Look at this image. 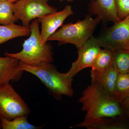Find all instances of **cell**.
<instances>
[{"instance_id":"603a6c76","label":"cell","mask_w":129,"mask_h":129,"mask_svg":"<svg viewBox=\"0 0 129 129\" xmlns=\"http://www.w3.org/2000/svg\"><path fill=\"white\" fill-rule=\"evenodd\" d=\"M60 2L64 1H67L69 2H72L74 1V0H58Z\"/></svg>"},{"instance_id":"7c38bea8","label":"cell","mask_w":129,"mask_h":129,"mask_svg":"<svg viewBox=\"0 0 129 129\" xmlns=\"http://www.w3.org/2000/svg\"><path fill=\"white\" fill-rule=\"evenodd\" d=\"M19 62L12 57H0V86L20 79L23 72L18 71Z\"/></svg>"},{"instance_id":"9c48e42d","label":"cell","mask_w":129,"mask_h":129,"mask_svg":"<svg viewBox=\"0 0 129 129\" xmlns=\"http://www.w3.org/2000/svg\"><path fill=\"white\" fill-rule=\"evenodd\" d=\"M73 14L72 6L67 5L60 11L47 14L37 19L39 22L41 23L40 35L42 42L44 44L47 43L49 37L58 28L62 26L65 19Z\"/></svg>"},{"instance_id":"9a60e30c","label":"cell","mask_w":129,"mask_h":129,"mask_svg":"<svg viewBox=\"0 0 129 129\" xmlns=\"http://www.w3.org/2000/svg\"><path fill=\"white\" fill-rule=\"evenodd\" d=\"M113 54L114 51L101 48L91 67V70L102 72L111 67L113 64Z\"/></svg>"},{"instance_id":"cb8c5ba5","label":"cell","mask_w":129,"mask_h":129,"mask_svg":"<svg viewBox=\"0 0 129 129\" xmlns=\"http://www.w3.org/2000/svg\"><path fill=\"white\" fill-rule=\"evenodd\" d=\"M1 128H2L1 123V121H0V129Z\"/></svg>"},{"instance_id":"ac0fdd59","label":"cell","mask_w":129,"mask_h":129,"mask_svg":"<svg viewBox=\"0 0 129 129\" xmlns=\"http://www.w3.org/2000/svg\"><path fill=\"white\" fill-rule=\"evenodd\" d=\"M113 64L119 73L128 74L129 71V50L119 49L114 51Z\"/></svg>"},{"instance_id":"8fae6325","label":"cell","mask_w":129,"mask_h":129,"mask_svg":"<svg viewBox=\"0 0 129 129\" xmlns=\"http://www.w3.org/2000/svg\"><path fill=\"white\" fill-rule=\"evenodd\" d=\"M90 15H96L105 23L121 21L118 16L115 0H91L89 6Z\"/></svg>"},{"instance_id":"d6986e66","label":"cell","mask_w":129,"mask_h":129,"mask_svg":"<svg viewBox=\"0 0 129 129\" xmlns=\"http://www.w3.org/2000/svg\"><path fill=\"white\" fill-rule=\"evenodd\" d=\"M15 22L13 3L7 0H0V25L12 24Z\"/></svg>"},{"instance_id":"ba28073f","label":"cell","mask_w":129,"mask_h":129,"mask_svg":"<svg viewBox=\"0 0 129 129\" xmlns=\"http://www.w3.org/2000/svg\"><path fill=\"white\" fill-rule=\"evenodd\" d=\"M101 49L96 39L92 36L78 49V58L72 63L68 74L74 77L83 70L91 68Z\"/></svg>"},{"instance_id":"277c9868","label":"cell","mask_w":129,"mask_h":129,"mask_svg":"<svg viewBox=\"0 0 129 129\" xmlns=\"http://www.w3.org/2000/svg\"><path fill=\"white\" fill-rule=\"evenodd\" d=\"M101 21L98 16L94 18L90 14L86 15L83 20L62 25L59 30L49 37L47 41H56L60 45L73 44L79 49L92 36L97 25Z\"/></svg>"},{"instance_id":"e0dca14e","label":"cell","mask_w":129,"mask_h":129,"mask_svg":"<svg viewBox=\"0 0 129 129\" xmlns=\"http://www.w3.org/2000/svg\"><path fill=\"white\" fill-rule=\"evenodd\" d=\"M129 96V74L119 73L113 97L120 102Z\"/></svg>"},{"instance_id":"4fadbf2b","label":"cell","mask_w":129,"mask_h":129,"mask_svg":"<svg viewBox=\"0 0 129 129\" xmlns=\"http://www.w3.org/2000/svg\"><path fill=\"white\" fill-rule=\"evenodd\" d=\"M118 74L113 64L102 72L91 70V81L98 83L104 90L113 96Z\"/></svg>"},{"instance_id":"d4e9b609","label":"cell","mask_w":129,"mask_h":129,"mask_svg":"<svg viewBox=\"0 0 129 129\" xmlns=\"http://www.w3.org/2000/svg\"><path fill=\"white\" fill-rule=\"evenodd\" d=\"M44 1H46L47 2H48V1H49V0H44Z\"/></svg>"},{"instance_id":"484cf974","label":"cell","mask_w":129,"mask_h":129,"mask_svg":"<svg viewBox=\"0 0 129 129\" xmlns=\"http://www.w3.org/2000/svg\"><path fill=\"white\" fill-rule=\"evenodd\" d=\"M128 74H129V71L128 73Z\"/></svg>"},{"instance_id":"44dd1931","label":"cell","mask_w":129,"mask_h":129,"mask_svg":"<svg viewBox=\"0 0 129 129\" xmlns=\"http://www.w3.org/2000/svg\"><path fill=\"white\" fill-rule=\"evenodd\" d=\"M123 115L129 121V96L119 103Z\"/></svg>"},{"instance_id":"30bf717a","label":"cell","mask_w":129,"mask_h":129,"mask_svg":"<svg viewBox=\"0 0 129 129\" xmlns=\"http://www.w3.org/2000/svg\"><path fill=\"white\" fill-rule=\"evenodd\" d=\"M88 129H129V121L124 115L84 119L70 128Z\"/></svg>"},{"instance_id":"5b68a950","label":"cell","mask_w":129,"mask_h":129,"mask_svg":"<svg viewBox=\"0 0 129 129\" xmlns=\"http://www.w3.org/2000/svg\"><path fill=\"white\" fill-rule=\"evenodd\" d=\"M30 113L27 104L10 83L0 86V118L12 120Z\"/></svg>"},{"instance_id":"ffe728a7","label":"cell","mask_w":129,"mask_h":129,"mask_svg":"<svg viewBox=\"0 0 129 129\" xmlns=\"http://www.w3.org/2000/svg\"><path fill=\"white\" fill-rule=\"evenodd\" d=\"M118 17L122 20L129 16V0H115Z\"/></svg>"},{"instance_id":"7402d4cb","label":"cell","mask_w":129,"mask_h":129,"mask_svg":"<svg viewBox=\"0 0 129 129\" xmlns=\"http://www.w3.org/2000/svg\"><path fill=\"white\" fill-rule=\"evenodd\" d=\"M7 1H8L9 2L12 3H14L18 1L19 0H7Z\"/></svg>"},{"instance_id":"6da1fadb","label":"cell","mask_w":129,"mask_h":129,"mask_svg":"<svg viewBox=\"0 0 129 129\" xmlns=\"http://www.w3.org/2000/svg\"><path fill=\"white\" fill-rule=\"evenodd\" d=\"M79 102L86 113L84 119L123 115L119 102L95 82L84 90Z\"/></svg>"},{"instance_id":"2e32d148","label":"cell","mask_w":129,"mask_h":129,"mask_svg":"<svg viewBox=\"0 0 129 129\" xmlns=\"http://www.w3.org/2000/svg\"><path fill=\"white\" fill-rule=\"evenodd\" d=\"M28 116L23 115L17 117L12 120L1 118L0 121L3 129H37V127L31 124L28 121Z\"/></svg>"},{"instance_id":"5bb4252c","label":"cell","mask_w":129,"mask_h":129,"mask_svg":"<svg viewBox=\"0 0 129 129\" xmlns=\"http://www.w3.org/2000/svg\"><path fill=\"white\" fill-rule=\"evenodd\" d=\"M30 34L29 26L17 25L14 23L0 25V45L17 37L29 36Z\"/></svg>"},{"instance_id":"8992f818","label":"cell","mask_w":129,"mask_h":129,"mask_svg":"<svg viewBox=\"0 0 129 129\" xmlns=\"http://www.w3.org/2000/svg\"><path fill=\"white\" fill-rule=\"evenodd\" d=\"M95 38L101 47L113 51L129 50V16L106 28Z\"/></svg>"},{"instance_id":"3957f363","label":"cell","mask_w":129,"mask_h":129,"mask_svg":"<svg viewBox=\"0 0 129 129\" xmlns=\"http://www.w3.org/2000/svg\"><path fill=\"white\" fill-rule=\"evenodd\" d=\"M37 19H34L29 25L30 36L23 44V49L16 53H5V55L17 58L27 65L36 66L44 62L53 63V53L50 45L41 42Z\"/></svg>"},{"instance_id":"52a82bcc","label":"cell","mask_w":129,"mask_h":129,"mask_svg":"<svg viewBox=\"0 0 129 129\" xmlns=\"http://www.w3.org/2000/svg\"><path fill=\"white\" fill-rule=\"evenodd\" d=\"M13 7L15 22L21 20L25 26H29L34 19L57 12L44 0H19Z\"/></svg>"},{"instance_id":"7a4b0ae2","label":"cell","mask_w":129,"mask_h":129,"mask_svg":"<svg viewBox=\"0 0 129 129\" xmlns=\"http://www.w3.org/2000/svg\"><path fill=\"white\" fill-rule=\"evenodd\" d=\"M19 72H26L37 77L56 99L62 95L73 96V77L68 73L58 72L52 63L44 62L36 66H30L19 61Z\"/></svg>"}]
</instances>
